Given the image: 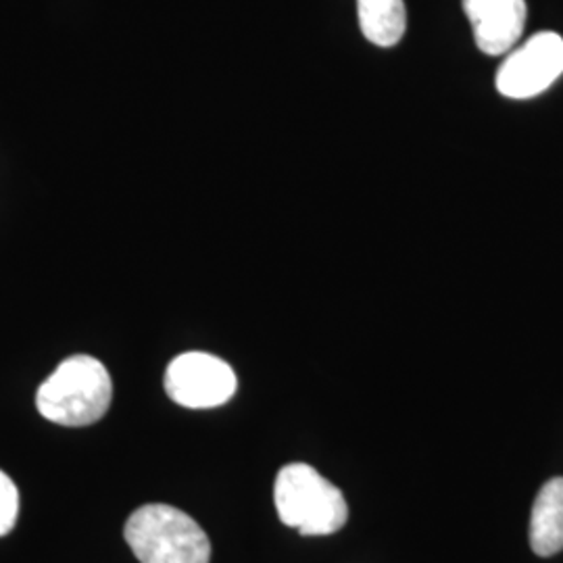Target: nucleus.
Instances as JSON below:
<instances>
[{
    "instance_id": "nucleus-1",
    "label": "nucleus",
    "mask_w": 563,
    "mask_h": 563,
    "mask_svg": "<svg viewBox=\"0 0 563 563\" xmlns=\"http://www.w3.org/2000/svg\"><path fill=\"white\" fill-rule=\"evenodd\" d=\"M113 399L107 367L90 355H74L42 383L36 407L48 422L80 428L104 418Z\"/></svg>"
},
{
    "instance_id": "nucleus-2",
    "label": "nucleus",
    "mask_w": 563,
    "mask_h": 563,
    "mask_svg": "<svg viewBox=\"0 0 563 563\" xmlns=\"http://www.w3.org/2000/svg\"><path fill=\"white\" fill-rule=\"evenodd\" d=\"M274 501L282 523L297 528L302 537L334 534L349 520V505L341 488L307 463L282 467L274 486Z\"/></svg>"
},
{
    "instance_id": "nucleus-3",
    "label": "nucleus",
    "mask_w": 563,
    "mask_h": 563,
    "mask_svg": "<svg viewBox=\"0 0 563 563\" xmlns=\"http://www.w3.org/2000/svg\"><path fill=\"white\" fill-rule=\"evenodd\" d=\"M141 563H209L211 543L199 523L172 505L136 509L123 528Z\"/></svg>"
},
{
    "instance_id": "nucleus-4",
    "label": "nucleus",
    "mask_w": 563,
    "mask_h": 563,
    "mask_svg": "<svg viewBox=\"0 0 563 563\" xmlns=\"http://www.w3.org/2000/svg\"><path fill=\"white\" fill-rule=\"evenodd\" d=\"M563 38L555 32H541L509 51L499 71L497 90L516 101L543 95L562 78Z\"/></svg>"
},
{
    "instance_id": "nucleus-5",
    "label": "nucleus",
    "mask_w": 563,
    "mask_h": 563,
    "mask_svg": "<svg viewBox=\"0 0 563 563\" xmlns=\"http://www.w3.org/2000/svg\"><path fill=\"white\" fill-rule=\"evenodd\" d=\"M236 374L228 363L209 353H184L167 365L165 393L188 409H211L236 393Z\"/></svg>"
},
{
    "instance_id": "nucleus-6",
    "label": "nucleus",
    "mask_w": 563,
    "mask_h": 563,
    "mask_svg": "<svg viewBox=\"0 0 563 563\" xmlns=\"http://www.w3.org/2000/svg\"><path fill=\"white\" fill-rule=\"evenodd\" d=\"M463 11L484 55L501 57L516 48L526 23L523 0H463Z\"/></svg>"
},
{
    "instance_id": "nucleus-7",
    "label": "nucleus",
    "mask_w": 563,
    "mask_h": 563,
    "mask_svg": "<svg viewBox=\"0 0 563 563\" xmlns=\"http://www.w3.org/2000/svg\"><path fill=\"white\" fill-rule=\"evenodd\" d=\"M530 547L539 558H551L563 549V478L544 483L534 499Z\"/></svg>"
},
{
    "instance_id": "nucleus-8",
    "label": "nucleus",
    "mask_w": 563,
    "mask_h": 563,
    "mask_svg": "<svg viewBox=\"0 0 563 563\" xmlns=\"http://www.w3.org/2000/svg\"><path fill=\"white\" fill-rule=\"evenodd\" d=\"M363 36L376 46H395L407 27L402 0H357Z\"/></svg>"
},
{
    "instance_id": "nucleus-9",
    "label": "nucleus",
    "mask_w": 563,
    "mask_h": 563,
    "mask_svg": "<svg viewBox=\"0 0 563 563\" xmlns=\"http://www.w3.org/2000/svg\"><path fill=\"white\" fill-rule=\"evenodd\" d=\"M20 516V490L15 483L0 470V537L9 534Z\"/></svg>"
}]
</instances>
